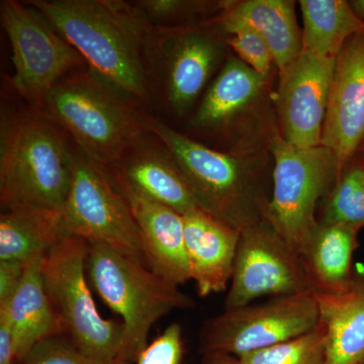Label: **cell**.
<instances>
[{
  "label": "cell",
  "mask_w": 364,
  "mask_h": 364,
  "mask_svg": "<svg viewBox=\"0 0 364 364\" xmlns=\"http://www.w3.org/2000/svg\"><path fill=\"white\" fill-rule=\"evenodd\" d=\"M93 71L130 100L150 105L148 45L153 26L132 2L30 0Z\"/></svg>",
  "instance_id": "obj_1"
},
{
  "label": "cell",
  "mask_w": 364,
  "mask_h": 364,
  "mask_svg": "<svg viewBox=\"0 0 364 364\" xmlns=\"http://www.w3.org/2000/svg\"><path fill=\"white\" fill-rule=\"evenodd\" d=\"M28 105L1 107L0 203L4 210H62L73 179L75 145Z\"/></svg>",
  "instance_id": "obj_2"
},
{
  "label": "cell",
  "mask_w": 364,
  "mask_h": 364,
  "mask_svg": "<svg viewBox=\"0 0 364 364\" xmlns=\"http://www.w3.org/2000/svg\"><path fill=\"white\" fill-rule=\"evenodd\" d=\"M131 102L87 67L62 78L48 93L39 112L65 132L91 160L107 167L149 132L146 116Z\"/></svg>",
  "instance_id": "obj_3"
},
{
  "label": "cell",
  "mask_w": 364,
  "mask_h": 364,
  "mask_svg": "<svg viewBox=\"0 0 364 364\" xmlns=\"http://www.w3.org/2000/svg\"><path fill=\"white\" fill-rule=\"evenodd\" d=\"M151 133L171 153L200 208L243 231L265 220L270 198L247 159L218 152L146 116Z\"/></svg>",
  "instance_id": "obj_4"
},
{
  "label": "cell",
  "mask_w": 364,
  "mask_h": 364,
  "mask_svg": "<svg viewBox=\"0 0 364 364\" xmlns=\"http://www.w3.org/2000/svg\"><path fill=\"white\" fill-rule=\"evenodd\" d=\"M86 270L95 291L123 318L124 364L136 363L159 318L196 305L176 284L100 242H88Z\"/></svg>",
  "instance_id": "obj_5"
},
{
  "label": "cell",
  "mask_w": 364,
  "mask_h": 364,
  "mask_svg": "<svg viewBox=\"0 0 364 364\" xmlns=\"http://www.w3.org/2000/svg\"><path fill=\"white\" fill-rule=\"evenodd\" d=\"M88 242L66 236L41 259L46 293L61 326L62 336L98 361L124 364L123 322L98 312L86 280Z\"/></svg>",
  "instance_id": "obj_6"
},
{
  "label": "cell",
  "mask_w": 364,
  "mask_h": 364,
  "mask_svg": "<svg viewBox=\"0 0 364 364\" xmlns=\"http://www.w3.org/2000/svg\"><path fill=\"white\" fill-rule=\"evenodd\" d=\"M270 147L274 169L265 220L301 256L318 225V200L339 176L338 162L324 146L296 147L277 131L270 136Z\"/></svg>",
  "instance_id": "obj_7"
},
{
  "label": "cell",
  "mask_w": 364,
  "mask_h": 364,
  "mask_svg": "<svg viewBox=\"0 0 364 364\" xmlns=\"http://www.w3.org/2000/svg\"><path fill=\"white\" fill-rule=\"evenodd\" d=\"M0 23L13 51L14 73L9 85L26 105L39 111L52 88L85 66V60L26 2L1 1Z\"/></svg>",
  "instance_id": "obj_8"
},
{
  "label": "cell",
  "mask_w": 364,
  "mask_h": 364,
  "mask_svg": "<svg viewBox=\"0 0 364 364\" xmlns=\"http://www.w3.org/2000/svg\"><path fill=\"white\" fill-rule=\"evenodd\" d=\"M62 217L67 236L104 243L149 267L128 203L107 170L76 145L73 179Z\"/></svg>",
  "instance_id": "obj_9"
},
{
  "label": "cell",
  "mask_w": 364,
  "mask_h": 364,
  "mask_svg": "<svg viewBox=\"0 0 364 364\" xmlns=\"http://www.w3.org/2000/svg\"><path fill=\"white\" fill-rule=\"evenodd\" d=\"M318 321L311 291L229 309L205 321L200 333V353L224 352L240 358L306 334Z\"/></svg>",
  "instance_id": "obj_10"
},
{
  "label": "cell",
  "mask_w": 364,
  "mask_h": 364,
  "mask_svg": "<svg viewBox=\"0 0 364 364\" xmlns=\"http://www.w3.org/2000/svg\"><path fill=\"white\" fill-rule=\"evenodd\" d=\"M311 291L301 256L267 220L241 231L225 310Z\"/></svg>",
  "instance_id": "obj_11"
},
{
  "label": "cell",
  "mask_w": 364,
  "mask_h": 364,
  "mask_svg": "<svg viewBox=\"0 0 364 364\" xmlns=\"http://www.w3.org/2000/svg\"><path fill=\"white\" fill-rule=\"evenodd\" d=\"M220 43L196 28H153L148 69L160 72L165 104L182 116L196 102L221 59ZM151 76V74H150Z\"/></svg>",
  "instance_id": "obj_12"
},
{
  "label": "cell",
  "mask_w": 364,
  "mask_h": 364,
  "mask_svg": "<svg viewBox=\"0 0 364 364\" xmlns=\"http://www.w3.org/2000/svg\"><path fill=\"white\" fill-rule=\"evenodd\" d=\"M336 58L303 50L280 70L277 107L282 138L299 148L321 146Z\"/></svg>",
  "instance_id": "obj_13"
},
{
  "label": "cell",
  "mask_w": 364,
  "mask_h": 364,
  "mask_svg": "<svg viewBox=\"0 0 364 364\" xmlns=\"http://www.w3.org/2000/svg\"><path fill=\"white\" fill-rule=\"evenodd\" d=\"M363 143L364 33H359L336 57L321 145L334 153L340 176Z\"/></svg>",
  "instance_id": "obj_14"
},
{
  "label": "cell",
  "mask_w": 364,
  "mask_h": 364,
  "mask_svg": "<svg viewBox=\"0 0 364 364\" xmlns=\"http://www.w3.org/2000/svg\"><path fill=\"white\" fill-rule=\"evenodd\" d=\"M141 136L109 166L104 167L121 193L162 203L184 215L200 208L171 153L156 136Z\"/></svg>",
  "instance_id": "obj_15"
},
{
  "label": "cell",
  "mask_w": 364,
  "mask_h": 364,
  "mask_svg": "<svg viewBox=\"0 0 364 364\" xmlns=\"http://www.w3.org/2000/svg\"><path fill=\"white\" fill-rule=\"evenodd\" d=\"M191 280L205 298L227 289L233 275L241 232L202 208L183 215Z\"/></svg>",
  "instance_id": "obj_16"
},
{
  "label": "cell",
  "mask_w": 364,
  "mask_h": 364,
  "mask_svg": "<svg viewBox=\"0 0 364 364\" xmlns=\"http://www.w3.org/2000/svg\"><path fill=\"white\" fill-rule=\"evenodd\" d=\"M121 193L140 230L150 269L178 287L191 280L183 215L162 203Z\"/></svg>",
  "instance_id": "obj_17"
},
{
  "label": "cell",
  "mask_w": 364,
  "mask_h": 364,
  "mask_svg": "<svg viewBox=\"0 0 364 364\" xmlns=\"http://www.w3.org/2000/svg\"><path fill=\"white\" fill-rule=\"evenodd\" d=\"M359 230L318 221L317 229L301 255L311 291L341 294L353 282L352 260L358 247Z\"/></svg>",
  "instance_id": "obj_18"
},
{
  "label": "cell",
  "mask_w": 364,
  "mask_h": 364,
  "mask_svg": "<svg viewBox=\"0 0 364 364\" xmlns=\"http://www.w3.org/2000/svg\"><path fill=\"white\" fill-rule=\"evenodd\" d=\"M320 321L327 329L325 364H359L364 360V275L355 274L341 294L313 293Z\"/></svg>",
  "instance_id": "obj_19"
},
{
  "label": "cell",
  "mask_w": 364,
  "mask_h": 364,
  "mask_svg": "<svg viewBox=\"0 0 364 364\" xmlns=\"http://www.w3.org/2000/svg\"><path fill=\"white\" fill-rule=\"evenodd\" d=\"M218 16L244 21L260 33L269 47L279 70L289 65L303 51L294 1L291 0H246L230 2Z\"/></svg>",
  "instance_id": "obj_20"
},
{
  "label": "cell",
  "mask_w": 364,
  "mask_h": 364,
  "mask_svg": "<svg viewBox=\"0 0 364 364\" xmlns=\"http://www.w3.org/2000/svg\"><path fill=\"white\" fill-rule=\"evenodd\" d=\"M41 259L26 264L25 277L14 298L0 306L7 311L13 326L16 364L43 340L62 335L61 326L46 293Z\"/></svg>",
  "instance_id": "obj_21"
},
{
  "label": "cell",
  "mask_w": 364,
  "mask_h": 364,
  "mask_svg": "<svg viewBox=\"0 0 364 364\" xmlns=\"http://www.w3.org/2000/svg\"><path fill=\"white\" fill-rule=\"evenodd\" d=\"M67 236L62 210L18 208L0 215V260L28 263Z\"/></svg>",
  "instance_id": "obj_22"
},
{
  "label": "cell",
  "mask_w": 364,
  "mask_h": 364,
  "mask_svg": "<svg viewBox=\"0 0 364 364\" xmlns=\"http://www.w3.org/2000/svg\"><path fill=\"white\" fill-rule=\"evenodd\" d=\"M267 78L240 59H228L205 93L193 124L198 128L208 129L230 123L260 97Z\"/></svg>",
  "instance_id": "obj_23"
},
{
  "label": "cell",
  "mask_w": 364,
  "mask_h": 364,
  "mask_svg": "<svg viewBox=\"0 0 364 364\" xmlns=\"http://www.w3.org/2000/svg\"><path fill=\"white\" fill-rule=\"evenodd\" d=\"M303 50L324 57L338 56L353 36L364 33V23L345 0H301Z\"/></svg>",
  "instance_id": "obj_24"
},
{
  "label": "cell",
  "mask_w": 364,
  "mask_h": 364,
  "mask_svg": "<svg viewBox=\"0 0 364 364\" xmlns=\"http://www.w3.org/2000/svg\"><path fill=\"white\" fill-rule=\"evenodd\" d=\"M323 200L320 222L364 229V159L349 163Z\"/></svg>",
  "instance_id": "obj_25"
},
{
  "label": "cell",
  "mask_w": 364,
  "mask_h": 364,
  "mask_svg": "<svg viewBox=\"0 0 364 364\" xmlns=\"http://www.w3.org/2000/svg\"><path fill=\"white\" fill-rule=\"evenodd\" d=\"M327 329L321 321L296 338L240 356L243 364H325Z\"/></svg>",
  "instance_id": "obj_26"
},
{
  "label": "cell",
  "mask_w": 364,
  "mask_h": 364,
  "mask_svg": "<svg viewBox=\"0 0 364 364\" xmlns=\"http://www.w3.org/2000/svg\"><path fill=\"white\" fill-rule=\"evenodd\" d=\"M214 23L229 33L228 44L233 48L241 61L261 75L269 76L272 63L274 61L269 47L257 31L244 21L221 16H217Z\"/></svg>",
  "instance_id": "obj_27"
},
{
  "label": "cell",
  "mask_w": 364,
  "mask_h": 364,
  "mask_svg": "<svg viewBox=\"0 0 364 364\" xmlns=\"http://www.w3.org/2000/svg\"><path fill=\"white\" fill-rule=\"evenodd\" d=\"M132 4L155 28H188L186 23L207 13L208 2L184 0H138Z\"/></svg>",
  "instance_id": "obj_28"
},
{
  "label": "cell",
  "mask_w": 364,
  "mask_h": 364,
  "mask_svg": "<svg viewBox=\"0 0 364 364\" xmlns=\"http://www.w3.org/2000/svg\"><path fill=\"white\" fill-rule=\"evenodd\" d=\"M18 364H109L85 355L62 335L43 340Z\"/></svg>",
  "instance_id": "obj_29"
},
{
  "label": "cell",
  "mask_w": 364,
  "mask_h": 364,
  "mask_svg": "<svg viewBox=\"0 0 364 364\" xmlns=\"http://www.w3.org/2000/svg\"><path fill=\"white\" fill-rule=\"evenodd\" d=\"M182 358L181 327L173 323L141 352L136 364H181Z\"/></svg>",
  "instance_id": "obj_30"
},
{
  "label": "cell",
  "mask_w": 364,
  "mask_h": 364,
  "mask_svg": "<svg viewBox=\"0 0 364 364\" xmlns=\"http://www.w3.org/2000/svg\"><path fill=\"white\" fill-rule=\"evenodd\" d=\"M26 264L18 260H0V306L14 298L25 277Z\"/></svg>",
  "instance_id": "obj_31"
},
{
  "label": "cell",
  "mask_w": 364,
  "mask_h": 364,
  "mask_svg": "<svg viewBox=\"0 0 364 364\" xmlns=\"http://www.w3.org/2000/svg\"><path fill=\"white\" fill-rule=\"evenodd\" d=\"M0 364H16V337L4 309H0Z\"/></svg>",
  "instance_id": "obj_32"
},
{
  "label": "cell",
  "mask_w": 364,
  "mask_h": 364,
  "mask_svg": "<svg viewBox=\"0 0 364 364\" xmlns=\"http://www.w3.org/2000/svg\"><path fill=\"white\" fill-rule=\"evenodd\" d=\"M203 356L202 364H243L238 356L224 352H208Z\"/></svg>",
  "instance_id": "obj_33"
},
{
  "label": "cell",
  "mask_w": 364,
  "mask_h": 364,
  "mask_svg": "<svg viewBox=\"0 0 364 364\" xmlns=\"http://www.w3.org/2000/svg\"><path fill=\"white\" fill-rule=\"evenodd\" d=\"M349 4L355 16L364 23V0H352Z\"/></svg>",
  "instance_id": "obj_34"
},
{
  "label": "cell",
  "mask_w": 364,
  "mask_h": 364,
  "mask_svg": "<svg viewBox=\"0 0 364 364\" xmlns=\"http://www.w3.org/2000/svg\"><path fill=\"white\" fill-rule=\"evenodd\" d=\"M363 153H364V143H363Z\"/></svg>",
  "instance_id": "obj_35"
},
{
  "label": "cell",
  "mask_w": 364,
  "mask_h": 364,
  "mask_svg": "<svg viewBox=\"0 0 364 364\" xmlns=\"http://www.w3.org/2000/svg\"><path fill=\"white\" fill-rule=\"evenodd\" d=\"M359 364H364V360L363 361V363H359Z\"/></svg>",
  "instance_id": "obj_36"
}]
</instances>
